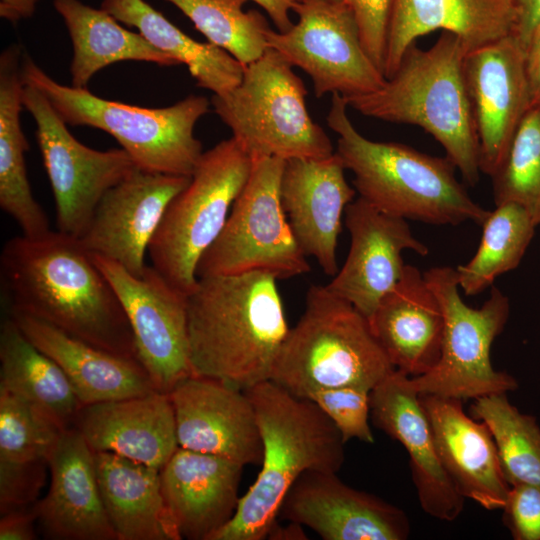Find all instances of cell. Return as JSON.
I'll return each mask as SVG.
<instances>
[{
	"label": "cell",
	"mask_w": 540,
	"mask_h": 540,
	"mask_svg": "<svg viewBox=\"0 0 540 540\" xmlns=\"http://www.w3.org/2000/svg\"><path fill=\"white\" fill-rule=\"evenodd\" d=\"M0 278L9 310L139 361L122 305L79 238L58 230L10 238L0 255Z\"/></svg>",
	"instance_id": "6da1fadb"
},
{
	"label": "cell",
	"mask_w": 540,
	"mask_h": 540,
	"mask_svg": "<svg viewBox=\"0 0 540 540\" xmlns=\"http://www.w3.org/2000/svg\"><path fill=\"white\" fill-rule=\"evenodd\" d=\"M276 282L264 272L198 278L187 297L192 376L243 391L270 380L290 330Z\"/></svg>",
	"instance_id": "7a4b0ae2"
},
{
	"label": "cell",
	"mask_w": 540,
	"mask_h": 540,
	"mask_svg": "<svg viewBox=\"0 0 540 540\" xmlns=\"http://www.w3.org/2000/svg\"><path fill=\"white\" fill-rule=\"evenodd\" d=\"M263 443L261 470L240 497L234 516L210 540H263L277 522L282 501L302 473H337L345 442L334 423L308 398L271 380L245 390Z\"/></svg>",
	"instance_id": "3957f363"
},
{
	"label": "cell",
	"mask_w": 540,
	"mask_h": 540,
	"mask_svg": "<svg viewBox=\"0 0 540 540\" xmlns=\"http://www.w3.org/2000/svg\"><path fill=\"white\" fill-rule=\"evenodd\" d=\"M347 107L343 96L333 93L326 121L338 136L335 152L354 174L360 198L406 220L483 224L490 211L471 199L446 156H431L397 142L372 141L356 130Z\"/></svg>",
	"instance_id": "277c9868"
},
{
	"label": "cell",
	"mask_w": 540,
	"mask_h": 540,
	"mask_svg": "<svg viewBox=\"0 0 540 540\" xmlns=\"http://www.w3.org/2000/svg\"><path fill=\"white\" fill-rule=\"evenodd\" d=\"M415 44L380 88L343 98L348 107L366 117L422 128L442 145L464 182L474 186L481 170L463 71L466 48L445 31L429 49Z\"/></svg>",
	"instance_id": "5b68a950"
},
{
	"label": "cell",
	"mask_w": 540,
	"mask_h": 540,
	"mask_svg": "<svg viewBox=\"0 0 540 540\" xmlns=\"http://www.w3.org/2000/svg\"><path fill=\"white\" fill-rule=\"evenodd\" d=\"M25 84L37 88L67 125L90 126L112 135L148 172L191 177L203 153L194 128L209 111L204 96L189 95L161 108L107 100L87 88L58 83L27 54L22 59Z\"/></svg>",
	"instance_id": "8992f818"
},
{
	"label": "cell",
	"mask_w": 540,
	"mask_h": 540,
	"mask_svg": "<svg viewBox=\"0 0 540 540\" xmlns=\"http://www.w3.org/2000/svg\"><path fill=\"white\" fill-rule=\"evenodd\" d=\"M395 369L368 319L325 286L312 285L270 380L295 396L308 398L320 390L345 386L371 391Z\"/></svg>",
	"instance_id": "52a82bcc"
},
{
	"label": "cell",
	"mask_w": 540,
	"mask_h": 540,
	"mask_svg": "<svg viewBox=\"0 0 540 540\" xmlns=\"http://www.w3.org/2000/svg\"><path fill=\"white\" fill-rule=\"evenodd\" d=\"M293 66L267 48L244 67L241 83L213 95L211 104L232 138L252 160L319 159L335 153L330 138L307 110V90Z\"/></svg>",
	"instance_id": "ba28073f"
},
{
	"label": "cell",
	"mask_w": 540,
	"mask_h": 540,
	"mask_svg": "<svg viewBox=\"0 0 540 540\" xmlns=\"http://www.w3.org/2000/svg\"><path fill=\"white\" fill-rule=\"evenodd\" d=\"M252 158L231 137L202 153L188 185L167 206L148 248L151 265L187 296L198 263L224 228Z\"/></svg>",
	"instance_id": "9c48e42d"
},
{
	"label": "cell",
	"mask_w": 540,
	"mask_h": 540,
	"mask_svg": "<svg viewBox=\"0 0 540 540\" xmlns=\"http://www.w3.org/2000/svg\"><path fill=\"white\" fill-rule=\"evenodd\" d=\"M423 274L441 305L444 333L438 363L423 375L410 376L413 388L419 395L461 401L515 391L517 380L496 371L490 359L492 343L509 318L508 297L492 286L484 304L472 308L460 297L456 269L433 267Z\"/></svg>",
	"instance_id": "30bf717a"
},
{
	"label": "cell",
	"mask_w": 540,
	"mask_h": 540,
	"mask_svg": "<svg viewBox=\"0 0 540 540\" xmlns=\"http://www.w3.org/2000/svg\"><path fill=\"white\" fill-rule=\"evenodd\" d=\"M285 160L253 161L220 235L201 257L197 277L264 272L277 280L311 271L280 198Z\"/></svg>",
	"instance_id": "8fae6325"
},
{
	"label": "cell",
	"mask_w": 540,
	"mask_h": 540,
	"mask_svg": "<svg viewBox=\"0 0 540 540\" xmlns=\"http://www.w3.org/2000/svg\"><path fill=\"white\" fill-rule=\"evenodd\" d=\"M293 11L298 21L286 32L269 28L267 45L311 77L317 98L366 94L385 83L362 45L348 2L298 0Z\"/></svg>",
	"instance_id": "7c38bea8"
},
{
	"label": "cell",
	"mask_w": 540,
	"mask_h": 540,
	"mask_svg": "<svg viewBox=\"0 0 540 540\" xmlns=\"http://www.w3.org/2000/svg\"><path fill=\"white\" fill-rule=\"evenodd\" d=\"M22 100L36 124L58 231L80 238L104 194L138 168L122 148L100 151L79 142L37 88L25 84Z\"/></svg>",
	"instance_id": "4fadbf2b"
},
{
	"label": "cell",
	"mask_w": 540,
	"mask_h": 540,
	"mask_svg": "<svg viewBox=\"0 0 540 540\" xmlns=\"http://www.w3.org/2000/svg\"><path fill=\"white\" fill-rule=\"evenodd\" d=\"M91 257L122 305L140 364L157 391L169 394L179 382L191 376L188 296L152 265H146L141 275H133L110 259L97 254Z\"/></svg>",
	"instance_id": "5bb4252c"
},
{
	"label": "cell",
	"mask_w": 540,
	"mask_h": 540,
	"mask_svg": "<svg viewBox=\"0 0 540 540\" xmlns=\"http://www.w3.org/2000/svg\"><path fill=\"white\" fill-rule=\"evenodd\" d=\"M463 71L479 143L480 170L491 176L532 106L525 51L509 35L468 51Z\"/></svg>",
	"instance_id": "9a60e30c"
},
{
	"label": "cell",
	"mask_w": 540,
	"mask_h": 540,
	"mask_svg": "<svg viewBox=\"0 0 540 540\" xmlns=\"http://www.w3.org/2000/svg\"><path fill=\"white\" fill-rule=\"evenodd\" d=\"M190 178L136 169L101 198L81 243L91 254L141 275L167 206Z\"/></svg>",
	"instance_id": "2e32d148"
},
{
	"label": "cell",
	"mask_w": 540,
	"mask_h": 540,
	"mask_svg": "<svg viewBox=\"0 0 540 540\" xmlns=\"http://www.w3.org/2000/svg\"><path fill=\"white\" fill-rule=\"evenodd\" d=\"M344 214L349 252L325 287L369 319L401 279L406 265L403 251L425 256L428 248L413 236L406 219L382 212L360 197L348 204Z\"/></svg>",
	"instance_id": "e0dca14e"
},
{
	"label": "cell",
	"mask_w": 540,
	"mask_h": 540,
	"mask_svg": "<svg viewBox=\"0 0 540 540\" xmlns=\"http://www.w3.org/2000/svg\"><path fill=\"white\" fill-rule=\"evenodd\" d=\"M309 527L324 540H404L406 513L339 479L337 473L308 470L285 495L279 515Z\"/></svg>",
	"instance_id": "ac0fdd59"
},
{
	"label": "cell",
	"mask_w": 540,
	"mask_h": 540,
	"mask_svg": "<svg viewBox=\"0 0 540 540\" xmlns=\"http://www.w3.org/2000/svg\"><path fill=\"white\" fill-rule=\"evenodd\" d=\"M179 447L260 465L263 443L245 391L221 381L189 376L169 393Z\"/></svg>",
	"instance_id": "d6986e66"
},
{
	"label": "cell",
	"mask_w": 540,
	"mask_h": 540,
	"mask_svg": "<svg viewBox=\"0 0 540 540\" xmlns=\"http://www.w3.org/2000/svg\"><path fill=\"white\" fill-rule=\"evenodd\" d=\"M373 424L398 441L410 458L412 480L421 508L443 521L463 511L462 497L439 458L429 420L410 376L393 370L370 391Z\"/></svg>",
	"instance_id": "ffe728a7"
},
{
	"label": "cell",
	"mask_w": 540,
	"mask_h": 540,
	"mask_svg": "<svg viewBox=\"0 0 540 540\" xmlns=\"http://www.w3.org/2000/svg\"><path fill=\"white\" fill-rule=\"evenodd\" d=\"M344 170L336 152L319 159L294 158L285 161L280 182L282 207L299 246L329 276L338 272L342 216L356 193Z\"/></svg>",
	"instance_id": "44dd1931"
},
{
	"label": "cell",
	"mask_w": 540,
	"mask_h": 540,
	"mask_svg": "<svg viewBox=\"0 0 540 540\" xmlns=\"http://www.w3.org/2000/svg\"><path fill=\"white\" fill-rule=\"evenodd\" d=\"M48 468V493L34 504L44 535L54 540H117L101 497L94 451L77 428L63 430Z\"/></svg>",
	"instance_id": "7402d4cb"
},
{
	"label": "cell",
	"mask_w": 540,
	"mask_h": 540,
	"mask_svg": "<svg viewBox=\"0 0 540 540\" xmlns=\"http://www.w3.org/2000/svg\"><path fill=\"white\" fill-rule=\"evenodd\" d=\"M420 399L441 463L458 493L486 510H502L510 485L486 424L468 416L461 400L436 395Z\"/></svg>",
	"instance_id": "603a6c76"
},
{
	"label": "cell",
	"mask_w": 540,
	"mask_h": 540,
	"mask_svg": "<svg viewBox=\"0 0 540 540\" xmlns=\"http://www.w3.org/2000/svg\"><path fill=\"white\" fill-rule=\"evenodd\" d=\"M243 465L178 447L160 469L166 505L181 539L210 540L234 516Z\"/></svg>",
	"instance_id": "cb8c5ba5"
},
{
	"label": "cell",
	"mask_w": 540,
	"mask_h": 540,
	"mask_svg": "<svg viewBox=\"0 0 540 540\" xmlns=\"http://www.w3.org/2000/svg\"><path fill=\"white\" fill-rule=\"evenodd\" d=\"M74 427L93 451L158 469L179 447L170 395L160 391L83 406Z\"/></svg>",
	"instance_id": "d4e9b609"
},
{
	"label": "cell",
	"mask_w": 540,
	"mask_h": 540,
	"mask_svg": "<svg viewBox=\"0 0 540 540\" xmlns=\"http://www.w3.org/2000/svg\"><path fill=\"white\" fill-rule=\"evenodd\" d=\"M392 365L411 377L433 369L441 356L444 316L424 274L405 265L398 283L368 319Z\"/></svg>",
	"instance_id": "484cf974"
},
{
	"label": "cell",
	"mask_w": 540,
	"mask_h": 540,
	"mask_svg": "<svg viewBox=\"0 0 540 540\" xmlns=\"http://www.w3.org/2000/svg\"><path fill=\"white\" fill-rule=\"evenodd\" d=\"M515 0H393L384 76L397 70L419 37L442 30L458 37L466 51L513 34Z\"/></svg>",
	"instance_id": "4316f807"
},
{
	"label": "cell",
	"mask_w": 540,
	"mask_h": 540,
	"mask_svg": "<svg viewBox=\"0 0 540 540\" xmlns=\"http://www.w3.org/2000/svg\"><path fill=\"white\" fill-rule=\"evenodd\" d=\"M8 313L22 333L60 366L82 406L157 391L139 361L93 346L29 314Z\"/></svg>",
	"instance_id": "83f0119b"
},
{
	"label": "cell",
	"mask_w": 540,
	"mask_h": 540,
	"mask_svg": "<svg viewBox=\"0 0 540 540\" xmlns=\"http://www.w3.org/2000/svg\"><path fill=\"white\" fill-rule=\"evenodd\" d=\"M97 481L117 540H180L166 505L160 469L94 451Z\"/></svg>",
	"instance_id": "f1b7e54d"
},
{
	"label": "cell",
	"mask_w": 540,
	"mask_h": 540,
	"mask_svg": "<svg viewBox=\"0 0 540 540\" xmlns=\"http://www.w3.org/2000/svg\"><path fill=\"white\" fill-rule=\"evenodd\" d=\"M23 54L18 44L0 56V207L18 224L22 235L50 231L49 220L34 198L28 180L25 152L29 144L21 126Z\"/></svg>",
	"instance_id": "f546056e"
},
{
	"label": "cell",
	"mask_w": 540,
	"mask_h": 540,
	"mask_svg": "<svg viewBox=\"0 0 540 540\" xmlns=\"http://www.w3.org/2000/svg\"><path fill=\"white\" fill-rule=\"evenodd\" d=\"M53 7L72 41L70 73L74 87L87 88L98 71L116 62L178 65L174 58L154 47L139 32L121 26L102 8L91 7L81 0H54Z\"/></svg>",
	"instance_id": "4dcf8cb0"
},
{
	"label": "cell",
	"mask_w": 540,
	"mask_h": 540,
	"mask_svg": "<svg viewBox=\"0 0 540 540\" xmlns=\"http://www.w3.org/2000/svg\"><path fill=\"white\" fill-rule=\"evenodd\" d=\"M100 8L186 65L196 85L213 95H225L241 83L244 66L236 58L209 42L194 40L145 0H102Z\"/></svg>",
	"instance_id": "1f68e13d"
},
{
	"label": "cell",
	"mask_w": 540,
	"mask_h": 540,
	"mask_svg": "<svg viewBox=\"0 0 540 540\" xmlns=\"http://www.w3.org/2000/svg\"><path fill=\"white\" fill-rule=\"evenodd\" d=\"M0 387L31 403L62 429L74 426L83 407L60 366L9 316L0 331Z\"/></svg>",
	"instance_id": "d6a6232c"
},
{
	"label": "cell",
	"mask_w": 540,
	"mask_h": 540,
	"mask_svg": "<svg viewBox=\"0 0 540 540\" xmlns=\"http://www.w3.org/2000/svg\"><path fill=\"white\" fill-rule=\"evenodd\" d=\"M63 430L31 403L0 387V486L14 492L42 486Z\"/></svg>",
	"instance_id": "836d02e7"
},
{
	"label": "cell",
	"mask_w": 540,
	"mask_h": 540,
	"mask_svg": "<svg viewBox=\"0 0 540 540\" xmlns=\"http://www.w3.org/2000/svg\"><path fill=\"white\" fill-rule=\"evenodd\" d=\"M481 226L475 255L456 268L459 287L467 296L480 294L498 276L518 267L537 225L523 207L508 202L496 205Z\"/></svg>",
	"instance_id": "e575fe53"
},
{
	"label": "cell",
	"mask_w": 540,
	"mask_h": 540,
	"mask_svg": "<svg viewBox=\"0 0 540 540\" xmlns=\"http://www.w3.org/2000/svg\"><path fill=\"white\" fill-rule=\"evenodd\" d=\"M473 418L488 427L510 486H540V426L537 419L511 404L507 393L474 399Z\"/></svg>",
	"instance_id": "d590c367"
},
{
	"label": "cell",
	"mask_w": 540,
	"mask_h": 540,
	"mask_svg": "<svg viewBox=\"0 0 540 540\" xmlns=\"http://www.w3.org/2000/svg\"><path fill=\"white\" fill-rule=\"evenodd\" d=\"M166 1L187 16L209 43L227 51L244 67L268 48V22L256 10H243L247 0Z\"/></svg>",
	"instance_id": "8d00e7d4"
},
{
	"label": "cell",
	"mask_w": 540,
	"mask_h": 540,
	"mask_svg": "<svg viewBox=\"0 0 540 540\" xmlns=\"http://www.w3.org/2000/svg\"><path fill=\"white\" fill-rule=\"evenodd\" d=\"M490 177L495 206L518 204L540 225V105L528 109Z\"/></svg>",
	"instance_id": "74e56055"
},
{
	"label": "cell",
	"mask_w": 540,
	"mask_h": 540,
	"mask_svg": "<svg viewBox=\"0 0 540 540\" xmlns=\"http://www.w3.org/2000/svg\"><path fill=\"white\" fill-rule=\"evenodd\" d=\"M308 399L330 418L345 443L351 439L374 443L369 425V390L354 386L324 389L313 393Z\"/></svg>",
	"instance_id": "f35d334b"
},
{
	"label": "cell",
	"mask_w": 540,
	"mask_h": 540,
	"mask_svg": "<svg viewBox=\"0 0 540 540\" xmlns=\"http://www.w3.org/2000/svg\"><path fill=\"white\" fill-rule=\"evenodd\" d=\"M392 2L393 0H348L362 45L382 73Z\"/></svg>",
	"instance_id": "ab89813d"
},
{
	"label": "cell",
	"mask_w": 540,
	"mask_h": 540,
	"mask_svg": "<svg viewBox=\"0 0 540 540\" xmlns=\"http://www.w3.org/2000/svg\"><path fill=\"white\" fill-rule=\"evenodd\" d=\"M503 522L515 540H540V486H510Z\"/></svg>",
	"instance_id": "60d3db41"
},
{
	"label": "cell",
	"mask_w": 540,
	"mask_h": 540,
	"mask_svg": "<svg viewBox=\"0 0 540 540\" xmlns=\"http://www.w3.org/2000/svg\"><path fill=\"white\" fill-rule=\"evenodd\" d=\"M516 21L513 36L526 52L540 34V0H515Z\"/></svg>",
	"instance_id": "b9f144b4"
},
{
	"label": "cell",
	"mask_w": 540,
	"mask_h": 540,
	"mask_svg": "<svg viewBox=\"0 0 540 540\" xmlns=\"http://www.w3.org/2000/svg\"><path fill=\"white\" fill-rule=\"evenodd\" d=\"M0 540H34V522L37 512L34 505L1 514Z\"/></svg>",
	"instance_id": "7bdbcfd3"
},
{
	"label": "cell",
	"mask_w": 540,
	"mask_h": 540,
	"mask_svg": "<svg viewBox=\"0 0 540 540\" xmlns=\"http://www.w3.org/2000/svg\"><path fill=\"white\" fill-rule=\"evenodd\" d=\"M525 66L532 105H540V34L525 52Z\"/></svg>",
	"instance_id": "ee69618b"
},
{
	"label": "cell",
	"mask_w": 540,
	"mask_h": 540,
	"mask_svg": "<svg viewBox=\"0 0 540 540\" xmlns=\"http://www.w3.org/2000/svg\"><path fill=\"white\" fill-rule=\"evenodd\" d=\"M262 7L274 23L277 31L286 32L293 22L290 19L289 12L294 9L298 0H252Z\"/></svg>",
	"instance_id": "f6af8a7d"
},
{
	"label": "cell",
	"mask_w": 540,
	"mask_h": 540,
	"mask_svg": "<svg viewBox=\"0 0 540 540\" xmlns=\"http://www.w3.org/2000/svg\"><path fill=\"white\" fill-rule=\"evenodd\" d=\"M39 0H0V16L11 23L30 18Z\"/></svg>",
	"instance_id": "bcb514c9"
},
{
	"label": "cell",
	"mask_w": 540,
	"mask_h": 540,
	"mask_svg": "<svg viewBox=\"0 0 540 540\" xmlns=\"http://www.w3.org/2000/svg\"><path fill=\"white\" fill-rule=\"evenodd\" d=\"M301 526L302 525L295 522H289L287 526H281L276 522L270 530L267 538L275 540L307 539L306 534Z\"/></svg>",
	"instance_id": "7dc6e473"
},
{
	"label": "cell",
	"mask_w": 540,
	"mask_h": 540,
	"mask_svg": "<svg viewBox=\"0 0 540 540\" xmlns=\"http://www.w3.org/2000/svg\"><path fill=\"white\" fill-rule=\"evenodd\" d=\"M337 1H344V2H348V0H337Z\"/></svg>",
	"instance_id": "c3c4849f"
}]
</instances>
